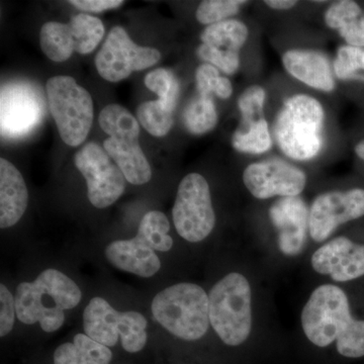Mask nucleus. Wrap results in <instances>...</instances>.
Returning a JSON list of instances; mask_svg holds the SVG:
<instances>
[{
  "label": "nucleus",
  "instance_id": "1",
  "mask_svg": "<svg viewBox=\"0 0 364 364\" xmlns=\"http://www.w3.org/2000/svg\"><path fill=\"white\" fill-rule=\"evenodd\" d=\"M301 326L306 338L324 348L336 342L340 355L364 356V321L352 317L348 298L340 287H317L301 312Z\"/></svg>",
  "mask_w": 364,
  "mask_h": 364
},
{
  "label": "nucleus",
  "instance_id": "2",
  "mask_svg": "<svg viewBox=\"0 0 364 364\" xmlns=\"http://www.w3.org/2000/svg\"><path fill=\"white\" fill-rule=\"evenodd\" d=\"M80 289L63 272L47 269L33 282H21L16 289V317L21 323H40L45 332L57 331L64 324V311L80 303Z\"/></svg>",
  "mask_w": 364,
  "mask_h": 364
},
{
  "label": "nucleus",
  "instance_id": "3",
  "mask_svg": "<svg viewBox=\"0 0 364 364\" xmlns=\"http://www.w3.org/2000/svg\"><path fill=\"white\" fill-rule=\"evenodd\" d=\"M325 114L316 98L296 95L284 102L274 124V136L284 155L299 161L317 156L323 147Z\"/></svg>",
  "mask_w": 364,
  "mask_h": 364
},
{
  "label": "nucleus",
  "instance_id": "4",
  "mask_svg": "<svg viewBox=\"0 0 364 364\" xmlns=\"http://www.w3.org/2000/svg\"><path fill=\"white\" fill-rule=\"evenodd\" d=\"M155 320L177 338L196 341L210 327L208 296L203 287L182 282L163 289L152 301Z\"/></svg>",
  "mask_w": 364,
  "mask_h": 364
},
{
  "label": "nucleus",
  "instance_id": "5",
  "mask_svg": "<svg viewBox=\"0 0 364 364\" xmlns=\"http://www.w3.org/2000/svg\"><path fill=\"white\" fill-rule=\"evenodd\" d=\"M208 314L213 329L225 344L238 346L252 329L251 289L247 279L232 272L215 284L208 294Z\"/></svg>",
  "mask_w": 364,
  "mask_h": 364
},
{
  "label": "nucleus",
  "instance_id": "6",
  "mask_svg": "<svg viewBox=\"0 0 364 364\" xmlns=\"http://www.w3.org/2000/svg\"><path fill=\"white\" fill-rule=\"evenodd\" d=\"M98 123L109 135L104 142L105 150L122 170L126 181L135 186L149 182L152 170L139 143L138 119L122 105L112 104L100 112Z\"/></svg>",
  "mask_w": 364,
  "mask_h": 364
},
{
  "label": "nucleus",
  "instance_id": "7",
  "mask_svg": "<svg viewBox=\"0 0 364 364\" xmlns=\"http://www.w3.org/2000/svg\"><path fill=\"white\" fill-rule=\"evenodd\" d=\"M48 104L63 142L77 147L92 126L93 100L90 93L71 76H55L46 85Z\"/></svg>",
  "mask_w": 364,
  "mask_h": 364
},
{
  "label": "nucleus",
  "instance_id": "8",
  "mask_svg": "<svg viewBox=\"0 0 364 364\" xmlns=\"http://www.w3.org/2000/svg\"><path fill=\"white\" fill-rule=\"evenodd\" d=\"M83 326L88 337L105 346H114L121 337L124 350L136 353L147 343V320L142 314L119 312L98 296L86 306Z\"/></svg>",
  "mask_w": 364,
  "mask_h": 364
},
{
  "label": "nucleus",
  "instance_id": "9",
  "mask_svg": "<svg viewBox=\"0 0 364 364\" xmlns=\"http://www.w3.org/2000/svg\"><path fill=\"white\" fill-rule=\"evenodd\" d=\"M172 218L177 233L191 243L205 240L212 233L215 215L205 177L189 173L182 179L177 189Z\"/></svg>",
  "mask_w": 364,
  "mask_h": 364
},
{
  "label": "nucleus",
  "instance_id": "10",
  "mask_svg": "<svg viewBox=\"0 0 364 364\" xmlns=\"http://www.w3.org/2000/svg\"><path fill=\"white\" fill-rule=\"evenodd\" d=\"M42 91L28 81H11L0 91V130L2 138L16 139L35 130L44 119Z\"/></svg>",
  "mask_w": 364,
  "mask_h": 364
},
{
  "label": "nucleus",
  "instance_id": "11",
  "mask_svg": "<svg viewBox=\"0 0 364 364\" xmlns=\"http://www.w3.org/2000/svg\"><path fill=\"white\" fill-rule=\"evenodd\" d=\"M74 161L85 178L88 200L93 207H109L123 195L126 177L102 146L85 144L76 153Z\"/></svg>",
  "mask_w": 364,
  "mask_h": 364
},
{
  "label": "nucleus",
  "instance_id": "12",
  "mask_svg": "<svg viewBox=\"0 0 364 364\" xmlns=\"http://www.w3.org/2000/svg\"><path fill=\"white\" fill-rule=\"evenodd\" d=\"M160 58L158 50L136 45L124 28L114 26L95 57V67L100 77L119 82L133 72L154 66Z\"/></svg>",
  "mask_w": 364,
  "mask_h": 364
},
{
  "label": "nucleus",
  "instance_id": "13",
  "mask_svg": "<svg viewBox=\"0 0 364 364\" xmlns=\"http://www.w3.org/2000/svg\"><path fill=\"white\" fill-rule=\"evenodd\" d=\"M363 215L364 189L323 193L311 207L309 232L313 240L325 241L340 225Z\"/></svg>",
  "mask_w": 364,
  "mask_h": 364
},
{
  "label": "nucleus",
  "instance_id": "14",
  "mask_svg": "<svg viewBox=\"0 0 364 364\" xmlns=\"http://www.w3.org/2000/svg\"><path fill=\"white\" fill-rule=\"evenodd\" d=\"M243 181L254 198L267 200L273 196H299L306 188V176L294 165L272 159L248 165Z\"/></svg>",
  "mask_w": 364,
  "mask_h": 364
},
{
  "label": "nucleus",
  "instance_id": "15",
  "mask_svg": "<svg viewBox=\"0 0 364 364\" xmlns=\"http://www.w3.org/2000/svg\"><path fill=\"white\" fill-rule=\"evenodd\" d=\"M269 218L277 231L279 250L287 256L303 252L306 242L310 212L299 196L282 198L269 208Z\"/></svg>",
  "mask_w": 364,
  "mask_h": 364
},
{
  "label": "nucleus",
  "instance_id": "16",
  "mask_svg": "<svg viewBox=\"0 0 364 364\" xmlns=\"http://www.w3.org/2000/svg\"><path fill=\"white\" fill-rule=\"evenodd\" d=\"M312 267L335 282H349L364 275V245L338 237L318 248L312 256Z\"/></svg>",
  "mask_w": 364,
  "mask_h": 364
},
{
  "label": "nucleus",
  "instance_id": "17",
  "mask_svg": "<svg viewBox=\"0 0 364 364\" xmlns=\"http://www.w3.org/2000/svg\"><path fill=\"white\" fill-rule=\"evenodd\" d=\"M105 256L114 267L145 279L156 274L161 267L156 251L138 235L131 240L112 242L105 249Z\"/></svg>",
  "mask_w": 364,
  "mask_h": 364
},
{
  "label": "nucleus",
  "instance_id": "18",
  "mask_svg": "<svg viewBox=\"0 0 364 364\" xmlns=\"http://www.w3.org/2000/svg\"><path fill=\"white\" fill-rule=\"evenodd\" d=\"M282 64L293 77L315 90H334L329 61L322 53L313 50H289L282 56Z\"/></svg>",
  "mask_w": 364,
  "mask_h": 364
},
{
  "label": "nucleus",
  "instance_id": "19",
  "mask_svg": "<svg viewBox=\"0 0 364 364\" xmlns=\"http://www.w3.org/2000/svg\"><path fill=\"white\" fill-rule=\"evenodd\" d=\"M28 191L21 172L4 158L0 159V227H13L25 214Z\"/></svg>",
  "mask_w": 364,
  "mask_h": 364
},
{
  "label": "nucleus",
  "instance_id": "20",
  "mask_svg": "<svg viewBox=\"0 0 364 364\" xmlns=\"http://www.w3.org/2000/svg\"><path fill=\"white\" fill-rule=\"evenodd\" d=\"M326 25L338 31L340 36L352 47H364V11L355 1L334 2L325 14Z\"/></svg>",
  "mask_w": 364,
  "mask_h": 364
},
{
  "label": "nucleus",
  "instance_id": "21",
  "mask_svg": "<svg viewBox=\"0 0 364 364\" xmlns=\"http://www.w3.org/2000/svg\"><path fill=\"white\" fill-rule=\"evenodd\" d=\"M54 364H109V347L98 343L86 334H77L73 343L62 344L54 352Z\"/></svg>",
  "mask_w": 364,
  "mask_h": 364
},
{
  "label": "nucleus",
  "instance_id": "22",
  "mask_svg": "<svg viewBox=\"0 0 364 364\" xmlns=\"http://www.w3.org/2000/svg\"><path fill=\"white\" fill-rule=\"evenodd\" d=\"M40 44L46 56L54 62H64L75 52L73 35L69 23L48 21L42 26Z\"/></svg>",
  "mask_w": 364,
  "mask_h": 364
},
{
  "label": "nucleus",
  "instance_id": "23",
  "mask_svg": "<svg viewBox=\"0 0 364 364\" xmlns=\"http://www.w3.org/2000/svg\"><path fill=\"white\" fill-rule=\"evenodd\" d=\"M248 36L249 30L245 23L238 20H227L208 26L200 35V40L203 44L218 49L239 52Z\"/></svg>",
  "mask_w": 364,
  "mask_h": 364
},
{
  "label": "nucleus",
  "instance_id": "24",
  "mask_svg": "<svg viewBox=\"0 0 364 364\" xmlns=\"http://www.w3.org/2000/svg\"><path fill=\"white\" fill-rule=\"evenodd\" d=\"M75 52L81 55L90 54L97 49L105 36L102 21L88 14H78L72 16L70 21Z\"/></svg>",
  "mask_w": 364,
  "mask_h": 364
},
{
  "label": "nucleus",
  "instance_id": "25",
  "mask_svg": "<svg viewBox=\"0 0 364 364\" xmlns=\"http://www.w3.org/2000/svg\"><path fill=\"white\" fill-rule=\"evenodd\" d=\"M183 123L193 135H203L215 129L218 124V112L212 97L198 95L193 98L183 112Z\"/></svg>",
  "mask_w": 364,
  "mask_h": 364
},
{
  "label": "nucleus",
  "instance_id": "26",
  "mask_svg": "<svg viewBox=\"0 0 364 364\" xmlns=\"http://www.w3.org/2000/svg\"><path fill=\"white\" fill-rule=\"evenodd\" d=\"M169 230L166 215L158 210H152L144 215L136 235L155 251L166 252L173 245V240L168 234Z\"/></svg>",
  "mask_w": 364,
  "mask_h": 364
},
{
  "label": "nucleus",
  "instance_id": "27",
  "mask_svg": "<svg viewBox=\"0 0 364 364\" xmlns=\"http://www.w3.org/2000/svg\"><path fill=\"white\" fill-rule=\"evenodd\" d=\"M173 111L161 100L143 102L136 109V119L148 133L154 136H164L173 126Z\"/></svg>",
  "mask_w": 364,
  "mask_h": 364
},
{
  "label": "nucleus",
  "instance_id": "28",
  "mask_svg": "<svg viewBox=\"0 0 364 364\" xmlns=\"http://www.w3.org/2000/svg\"><path fill=\"white\" fill-rule=\"evenodd\" d=\"M232 145L237 151L249 154H262L272 148V139L267 121L252 128H237L232 136Z\"/></svg>",
  "mask_w": 364,
  "mask_h": 364
},
{
  "label": "nucleus",
  "instance_id": "29",
  "mask_svg": "<svg viewBox=\"0 0 364 364\" xmlns=\"http://www.w3.org/2000/svg\"><path fill=\"white\" fill-rule=\"evenodd\" d=\"M144 83L148 90L156 93L163 104L176 111L181 86L173 72L166 68L155 69L146 75Z\"/></svg>",
  "mask_w": 364,
  "mask_h": 364
},
{
  "label": "nucleus",
  "instance_id": "30",
  "mask_svg": "<svg viewBox=\"0 0 364 364\" xmlns=\"http://www.w3.org/2000/svg\"><path fill=\"white\" fill-rule=\"evenodd\" d=\"M265 97L267 93L259 85L250 86L243 91L238 100L241 114L238 128H251L267 121L264 117Z\"/></svg>",
  "mask_w": 364,
  "mask_h": 364
},
{
  "label": "nucleus",
  "instance_id": "31",
  "mask_svg": "<svg viewBox=\"0 0 364 364\" xmlns=\"http://www.w3.org/2000/svg\"><path fill=\"white\" fill-rule=\"evenodd\" d=\"M196 81L198 95L203 97H212V95H215L223 100H228L233 93L231 81L226 77H222L219 70L210 64L205 63L198 67Z\"/></svg>",
  "mask_w": 364,
  "mask_h": 364
},
{
  "label": "nucleus",
  "instance_id": "32",
  "mask_svg": "<svg viewBox=\"0 0 364 364\" xmlns=\"http://www.w3.org/2000/svg\"><path fill=\"white\" fill-rule=\"evenodd\" d=\"M334 71L340 80L364 81L363 48L343 46L337 52Z\"/></svg>",
  "mask_w": 364,
  "mask_h": 364
},
{
  "label": "nucleus",
  "instance_id": "33",
  "mask_svg": "<svg viewBox=\"0 0 364 364\" xmlns=\"http://www.w3.org/2000/svg\"><path fill=\"white\" fill-rule=\"evenodd\" d=\"M246 4L242 0H205L196 9V20L208 26L215 25L238 14Z\"/></svg>",
  "mask_w": 364,
  "mask_h": 364
},
{
  "label": "nucleus",
  "instance_id": "34",
  "mask_svg": "<svg viewBox=\"0 0 364 364\" xmlns=\"http://www.w3.org/2000/svg\"><path fill=\"white\" fill-rule=\"evenodd\" d=\"M196 53L203 61L220 69L227 75L236 73L240 67V56L238 52L225 51L212 46L203 44L198 48Z\"/></svg>",
  "mask_w": 364,
  "mask_h": 364
},
{
  "label": "nucleus",
  "instance_id": "35",
  "mask_svg": "<svg viewBox=\"0 0 364 364\" xmlns=\"http://www.w3.org/2000/svg\"><path fill=\"white\" fill-rule=\"evenodd\" d=\"M16 315V299L4 284H0V336L13 330Z\"/></svg>",
  "mask_w": 364,
  "mask_h": 364
},
{
  "label": "nucleus",
  "instance_id": "36",
  "mask_svg": "<svg viewBox=\"0 0 364 364\" xmlns=\"http://www.w3.org/2000/svg\"><path fill=\"white\" fill-rule=\"evenodd\" d=\"M70 4L87 13H102L123 6L122 0H71Z\"/></svg>",
  "mask_w": 364,
  "mask_h": 364
},
{
  "label": "nucleus",
  "instance_id": "37",
  "mask_svg": "<svg viewBox=\"0 0 364 364\" xmlns=\"http://www.w3.org/2000/svg\"><path fill=\"white\" fill-rule=\"evenodd\" d=\"M264 4L270 9H277V11H287L296 6L298 2L294 0H267Z\"/></svg>",
  "mask_w": 364,
  "mask_h": 364
},
{
  "label": "nucleus",
  "instance_id": "38",
  "mask_svg": "<svg viewBox=\"0 0 364 364\" xmlns=\"http://www.w3.org/2000/svg\"><path fill=\"white\" fill-rule=\"evenodd\" d=\"M355 153L360 159L364 160V139L355 146Z\"/></svg>",
  "mask_w": 364,
  "mask_h": 364
}]
</instances>
